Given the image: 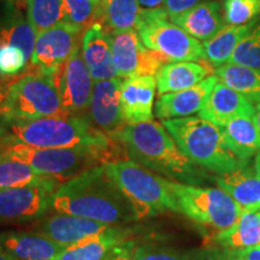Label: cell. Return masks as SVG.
I'll list each match as a JSON object with an SVG mask.
<instances>
[{"label":"cell","mask_w":260,"mask_h":260,"mask_svg":"<svg viewBox=\"0 0 260 260\" xmlns=\"http://www.w3.org/2000/svg\"><path fill=\"white\" fill-rule=\"evenodd\" d=\"M51 209L109 225H124L139 220L136 211L104 165L87 169L65 181L54 191Z\"/></svg>","instance_id":"6da1fadb"},{"label":"cell","mask_w":260,"mask_h":260,"mask_svg":"<svg viewBox=\"0 0 260 260\" xmlns=\"http://www.w3.org/2000/svg\"><path fill=\"white\" fill-rule=\"evenodd\" d=\"M138 164L174 182L203 186L213 176L194 165L182 153L161 123L151 121L125 124L110 136Z\"/></svg>","instance_id":"7a4b0ae2"},{"label":"cell","mask_w":260,"mask_h":260,"mask_svg":"<svg viewBox=\"0 0 260 260\" xmlns=\"http://www.w3.org/2000/svg\"><path fill=\"white\" fill-rule=\"evenodd\" d=\"M5 145L21 144L38 148H87L111 158L112 139L86 116L67 115L30 122H8Z\"/></svg>","instance_id":"3957f363"},{"label":"cell","mask_w":260,"mask_h":260,"mask_svg":"<svg viewBox=\"0 0 260 260\" xmlns=\"http://www.w3.org/2000/svg\"><path fill=\"white\" fill-rule=\"evenodd\" d=\"M186 157L207 172L224 175L249 162L239 160L228 148L220 126L200 117H184L161 121Z\"/></svg>","instance_id":"277c9868"},{"label":"cell","mask_w":260,"mask_h":260,"mask_svg":"<svg viewBox=\"0 0 260 260\" xmlns=\"http://www.w3.org/2000/svg\"><path fill=\"white\" fill-rule=\"evenodd\" d=\"M103 165L109 177L133 204L139 220L165 212L181 213L170 180L130 159L106 161Z\"/></svg>","instance_id":"5b68a950"},{"label":"cell","mask_w":260,"mask_h":260,"mask_svg":"<svg viewBox=\"0 0 260 260\" xmlns=\"http://www.w3.org/2000/svg\"><path fill=\"white\" fill-rule=\"evenodd\" d=\"M52 76L27 74L10 84L0 104V116L8 122H30L67 116Z\"/></svg>","instance_id":"8992f818"},{"label":"cell","mask_w":260,"mask_h":260,"mask_svg":"<svg viewBox=\"0 0 260 260\" xmlns=\"http://www.w3.org/2000/svg\"><path fill=\"white\" fill-rule=\"evenodd\" d=\"M170 187L181 213L216 234L235 224L242 214L241 207L219 187L193 186L174 181H170Z\"/></svg>","instance_id":"52a82bcc"},{"label":"cell","mask_w":260,"mask_h":260,"mask_svg":"<svg viewBox=\"0 0 260 260\" xmlns=\"http://www.w3.org/2000/svg\"><path fill=\"white\" fill-rule=\"evenodd\" d=\"M0 155L17 159L39 174L64 183L98 162L110 161L106 154L87 148H38L21 144L5 145Z\"/></svg>","instance_id":"ba28073f"},{"label":"cell","mask_w":260,"mask_h":260,"mask_svg":"<svg viewBox=\"0 0 260 260\" xmlns=\"http://www.w3.org/2000/svg\"><path fill=\"white\" fill-rule=\"evenodd\" d=\"M169 18L164 9L142 10L136 31L145 46L158 52L168 61L205 60L203 44Z\"/></svg>","instance_id":"9c48e42d"},{"label":"cell","mask_w":260,"mask_h":260,"mask_svg":"<svg viewBox=\"0 0 260 260\" xmlns=\"http://www.w3.org/2000/svg\"><path fill=\"white\" fill-rule=\"evenodd\" d=\"M81 31L82 28L59 22L46 30L38 32L28 74L53 77L80 45V38H82Z\"/></svg>","instance_id":"30bf717a"},{"label":"cell","mask_w":260,"mask_h":260,"mask_svg":"<svg viewBox=\"0 0 260 260\" xmlns=\"http://www.w3.org/2000/svg\"><path fill=\"white\" fill-rule=\"evenodd\" d=\"M110 37L118 76H155L162 65L169 63L158 52L146 47L134 29L111 31Z\"/></svg>","instance_id":"8fae6325"},{"label":"cell","mask_w":260,"mask_h":260,"mask_svg":"<svg viewBox=\"0 0 260 260\" xmlns=\"http://www.w3.org/2000/svg\"><path fill=\"white\" fill-rule=\"evenodd\" d=\"M60 184L0 189V224L35 222L51 209L52 197Z\"/></svg>","instance_id":"7c38bea8"},{"label":"cell","mask_w":260,"mask_h":260,"mask_svg":"<svg viewBox=\"0 0 260 260\" xmlns=\"http://www.w3.org/2000/svg\"><path fill=\"white\" fill-rule=\"evenodd\" d=\"M79 45L53 80L68 115H81L88 110L93 92V77L84 63Z\"/></svg>","instance_id":"4fadbf2b"},{"label":"cell","mask_w":260,"mask_h":260,"mask_svg":"<svg viewBox=\"0 0 260 260\" xmlns=\"http://www.w3.org/2000/svg\"><path fill=\"white\" fill-rule=\"evenodd\" d=\"M122 82L121 77L98 81L94 83L90 96L88 118L109 136L125 125L119 100Z\"/></svg>","instance_id":"5bb4252c"},{"label":"cell","mask_w":260,"mask_h":260,"mask_svg":"<svg viewBox=\"0 0 260 260\" xmlns=\"http://www.w3.org/2000/svg\"><path fill=\"white\" fill-rule=\"evenodd\" d=\"M38 220L37 225L34 226L35 232L47 236L64 248L95 234L105 232L110 226H112L96 220L59 212L48 217H42Z\"/></svg>","instance_id":"9a60e30c"},{"label":"cell","mask_w":260,"mask_h":260,"mask_svg":"<svg viewBox=\"0 0 260 260\" xmlns=\"http://www.w3.org/2000/svg\"><path fill=\"white\" fill-rule=\"evenodd\" d=\"M157 80L154 76L128 77L122 82L121 110L125 124L153 121Z\"/></svg>","instance_id":"2e32d148"},{"label":"cell","mask_w":260,"mask_h":260,"mask_svg":"<svg viewBox=\"0 0 260 260\" xmlns=\"http://www.w3.org/2000/svg\"><path fill=\"white\" fill-rule=\"evenodd\" d=\"M81 50L84 63L95 82L118 77L113 60L111 37L102 24L92 23L86 29L81 39Z\"/></svg>","instance_id":"e0dca14e"},{"label":"cell","mask_w":260,"mask_h":260,"mask_svg":"<svg viewBox=\"0 0 260 260\" xmlns=\"http://www.w3.org/2000/svg\"><path fill=\"white\" fill-rule=\"evenodd\" d=\"M217 81L218 79L212 75L190 88L161 94L154 104V115L161 121H167L199 113Z\"/></svg>","instance_id":"ac0fdd59"},{"label":"cell","mask_w":260,"mask_h":260,"mask_svg":"<svg viewBox=\"0 0 260 260\" xmlns=\"http://www.w3.org/2000/svg\"><path fill=\"white\" fill-rule=\"evenodd\" d=\"M198 115L214 125L223 126L235 117H254L255 107L242 94L217 81Z\"/></svg>","instance_id":"d6986e66"},{"label":"cell","mask_w":260,"mask_h":260,"mask_svg":"<svg viewBox=\"0 0 260 260\" xmlns=\"http://www.w3.org/2000/svg\"><path fill=\"white\" fill-rule=\"evenodd\" d=\"M0 246L14 260H56L64 249L38 232H3Z\"/></svg>","instance_id":"ffe728a7"},{"label":"cell","mask_w":260,"mask_h":260,"mask_svg":"<svg viewBox=\"0 0 260 260\" xmlns=\"http://www.w3.org/2000/svg\"><path fill=\"white\" fill-rule=\"evenodd\" d=\"M213 182L236 201L242 212L260 210V171L254 164H247L224 175H216Z\"/></svg>","instance_id":"44dd1931"},{"label":"cell","mask_w":260,"mask_h":260,"mask_svg":"<svg viewBox=\"0 0 260 260\" xmlns=\"http://www.w3.org/2000/svg\"><path fill=\"white\" fill-rule=\"evenodd\" d=\"M170 21L198 41H207L225 24L223 6L217 0L200 3L170 18Z\"/></svg>","instance_id":"7402d4cb"},{"label":"cell","mask_w":260,"mask_h":260,"mask_svg":"<svg viewBox=\"0 0 260 260\" xmlns=\"http://www.w3.org/2000/svg\"><path fill=\"white\" fill-rule=\"evenodd\" d=\"M132 230L124 225H112L64 248L56 260H105L117 246L128 241Z\"/></svg>","instance_id":"603a6c76"},{"label":"cell","mask_w":260,"mask_h":260,"mask_svg":"<svg viewBox=\"0 0 260 260\" xmlns=\"http://www.w3.org/2000/svg\"><path fill=\"white\" fill-rule=\"evenodd\" d=\"M210 74V68L199 61H169L155 75L158 94L190 88L209 77Z\"/></svg>","instance_id":"cb8c5ba5"},{"label":"cell","mask_w":260,"mask_h":260,"mask_svg":"<svg viewBox=\"0 0 260 260\" xmlns=\"http://www.w3.org/2000/svg\"><path fill=\"white\" fill-rule=\"evenodd\" d=\"M220 129L228 148L239 160L249 162L255 158L260 151V134L254 117H235Z\"/></svg>","instance_id":"d4e9b609"},{"label":"cell","mask_w":260,"mask_h":260,"mask_svg":"<svg viewBox=\"0 0 260 260\" xmlns=\"http://www.w3.org/2000/svg\"><path fill=\"white\" fill-rule=\"evenodd\" d=\"M211 243L229 249L260 245V210L242 212L235 224L214 234Z\"/></svg>","instance_id":"484cf974"},{"label":"cell","mask_w":260,"mask_h":260,"mask_svg":"<svg viewBox=\"0 0 260 260\" xmlns=\"http://www.w3.org/2000/svg\"><path fill=\"white\" fill-rule=\"evenodd\" d=\"M259 21L260 19H256L243 25L224 24V27L214 37L203 42L205 60L216 68L226 64L232 58L234 51L236 50L237 45Z\"/></svg>","instance_id":"4316f807"},{"label":"cell","mask_w":260,"mask_h":260,"mask_svg":"<svg viewBox=\"0 0 260 260\" xmlns=\"http://www.w3.org/2000/svg\"><path fill=\"white\" fill-rule=\"evenodd\" d=\"M38 32L17 9L11 8L0 18V45L19 47L30 61Z\"/></svg>","instance_id":"83f0119b"},{"label":"cell","mask_w":260,"mask_h":260,"mask_svg":"<svg viewBox=\"0 0 260 260\" xmlns=\"http://www.w3.org/2000/svg\"><path fill=\"white\" fill-rule=\"evenodd\" d=\"M213 75L251 103L260 104V69L226 63L216 68Z\"/></svg>","instance_id":"f1b7e54d"},{"label":"cell","mask_w":260,"mask_h":260,"mask_svg":"<svg viewBox=\"0 0 260 260\" xmlns=\"http://www.w3.org/2000/svg\"><path fill=\"white\" fill-rule=\"evenodd\" d=\"M47 184H61V182L39 174L23 161L0 155V189Z\"/></svg>","instance_id":"f546056e"},{"label":"cell","mask_w":260,"mask_h":260,"mask_svg":"<svg viewBox=\"0 0 260 260\" xmlns=\"http://www.w3.org/2000/svg\"><path fill=\"white\" fill-rule=\"evenodd\" d=\"M98 16L111 31L136 29L142 14L139 0H102Z\"/></svg>","instance_id":"4dcf8cb0"},{"label":"cell","mask_w":260,"mask_h":260,"mask_svg":"<svg viewBox=\"0 0 260 260\" xmlns=\"http://www.w3.org/2000/svg\"><path fill=\"white\" fill-rule=\"evenodd\" d=\"M133 260H197V252H187L165 243L147 240L134 242Z\"/></svg>","instance_id":"1f68e13d"},{"label":"cell","mask_w":260,"mask_h":260,"mask_svg":"<svg viewBox=\"0 0 260 260\" xmlns=\"http://www.w3.org/2000/svg\"><path fill=\"white\" fill-rule=\"evenodd\" d=\"M27 18L40 32L61 22V0H27Z\"/></svg>","instance_id":"d6a6232c"},{"label":"cell","mask_w":260,"mask_h":260,"mask_svg":"<svg viewBox=\"0 0 260 260\" xmlns=\"http://www.w3.org/2000/svg\"><path fill=\"white\" fill-rule=\"evenodd\" d=\"M228 63L260 69V21L237 45Z\"/></svg>","instance_id":"836d02e7"},{"label":"cell","mask_w":260,"mask_h":260,"mask_svg":"<svg viewBox=\"0 0 260 260\" xmlns=\"http://www.w3.org/2000/svg\"><path fill=\"white\" fill-rule=\"evenodd\" d=\"M225 24L243 25L260 19V0H223Z\"/></svg>","instance_id":"e575fe53"},{"label":"cell","mask_w":260,"mask_h":260,"mask_svg":"<svg viewBox=\"0 0 260 260\" xmlns=\"http://www.w3.org/2000/svg\"><path fill=\"white\" fill-rule=\"evenodd\" d=\"M92 0H61V22L84 28L92 24L94 16Z\"/></svg>","instance_id":"d590c367"},{"label":"cell","mask_w":260,"mask_h":260,"mask_svg":"<svg viewBox=\"0 0 260 260\" xmlns=\"http://www.w3.org/2000/svg\"><path fill=\"white\" fill-rule=\"evenodd\" d=\"M29 63L19 47L0 45V76H15L22 73Z\"/></svg>","instance_id":"8d00e7d4"},{"label":"cell","mask_w":260,"mask_h":260,"mask_svg":"<svg viewBox=\"0 0 260 260\" xmlns=\"http://www.w3.org/2000/svg\"><path fill=\"white\" fill-rule=\"evenodd\" d=\"M197 260H237V258L234 249L211 243L197 252Z\"/></svg>","instance_id":"74e56055"},{"label":"cell","mask_w":260,"mask_h":260,"mask_svg":"<svg viewBox=\"0 0 260 260\" xmlns=\"http://www.w3.org/2000/svg\"><path fill=\"white\" fill-rule=\"evenodd\" d=\"M204 2H209V0H165L164 10L167 11L169 17L172 18Z\"/></svg>","instance_id":"f35d334b"},{"label":"cell","mask_w":260,"mask_h":260,"mask_svg":"<svg viewBox=\"0 0 260 260\" xmlns=\"http://www.w3.org/2000/svg\"><path fill=\"white\" fill-rule=\"evenodd\" d=\"M134 242L132 240L124 241L119 246H117L113 251L110 253L105 260H133V247H134Z\"/></svg>","instance_id":"ab89813d"},{"label":"cell","mask_w":260,"mask_h":260,"mask_svg":"<svg viewBox=\"0 0 260 260\" xmlns=\"http://www.w3.org/2000/svg\"><path fill=\"white\" fill-rule=\"evenodd\" d=\"M234 251L237 260H260V245L242 249H234Z\"/></svg>","instance_id":"60d3db41"},{"label":"cell","mask_w":260,"mask_h":260,"mask_svg":"<svg viewBox=\"0 0 260 260\" xmlns=\"http://www.w3.org/2000/svg\"><path fill=\"white\" fill-rule=\"evenodd\" d=\"M142 8L153 10V9H164L165 0H139Z\"/></svg>","instance_id":"b9f144b4"},{"label":"cell","mask_w":260,"mask_h":260,"mask_svg":"<svg viewBox=\"0 0 260 260\" xmlns=\"http://www.w3.org/2000/svg\"><path fill=\"white\" fill-rule=\"evenodd\" d=\"M254 121L256 124V128L259 130V134H260V104H256L255 106V115H254ZM260 152V151H259ZM258 152V153H259Z\"/></svg>","instance_id":"7bdbcfd3"},{"label":"cell","mask_w":260,"mask_h":260,"mask_svg":"<svg viewBox=\"0 0 260 260\" xmlns=\"http://www.w3.org/2000/svg\"><path fill=\"white\" fill-rule=\"evenodd\" d=\"M0 260H14L5 252V249L2 246H0Z\"/></svg>","instance_id":"ee69618b"},{"label":"cell","mask_w":260,"mask_h":260,"mask_svg":"<svg viewBox=\"0 0 260 260\" xmlns=\"http://www.w3.org/2000/svg\"><path fill=\"white\" fill-rule=\"evenodd\" d=\"M6 90H8V88H4V86H3L2 83H0V104L3 103V100H4L5 98V94H6Z\"/></svg>","instance_id":"f6af8a7d"},{"label":"cell","mask_w":260,"mask_h":260,"mask_svg":"<svg viewBox=\"0 0 260 260\" xmlns=\"http://www.w3.org/2000/svg\"><path fill=\"white\" fill-rule=\"evenodd\" d=\"M254 167L260 171V152L255 155V158H254Z\"/></svg>","instance_id":"bcb514c9"},{"label":"cell","mask_w":260,"mask_h":260,"mask_svg":"<svg viewBox=\"0 0 260 260\" xmlns=\"http://www.w3.org/2000/svg\"><path fill=\"white\" fill-rule=\"evenodd\" d=\"M92 2H93L95 5H98V4H100V2H102V0H92Z\"/></svg>","instance_id":"7dc6e473"},{"label":"cell","mask_w":260,"mask_h":260,"mask_svg":"<svg viewBox=\"0 0 260 260\" xmlns=\"http://www.w3.org/2000/svg\"><path fill=\"white\" fill-rule=\"evenodd\" d=\"M8 2H15V0H8Z\"/></svg>","instance_id":"c3c4849f"}]
</instances>
